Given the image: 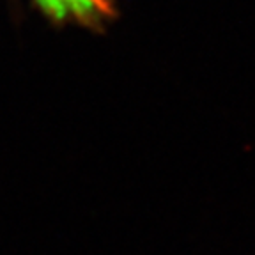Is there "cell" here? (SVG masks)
<instances>
[{"label": "cell", "mask_w": 255, "mask_h": 255, "mask_svg": "<svg viewBox=\"0 0 255 255\" xmlns=\"http://www.w3.org/2000/svg\"><path fill=\"white\" fill-rule=\"evenodd\" d=\"M100 4H101V5H103V4H105V0H100Z\"/></svg>", "instance_id": "cell-2"}, {"label": "cell", "mask_w": 255, "mask_h": 255, "mask_svg": "<svg viewBox=\"0 0 255 255\" xmlns=\"http://www.w3.org/2000/svg\"><path fill=\"white\" fill-rule=\"evenodd\" d=\"M39 7L55 20H89L100 12V0H36Z\"/></svg>", "instance_id": "cell-1"}]
</instances>
